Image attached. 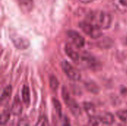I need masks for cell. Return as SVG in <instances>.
<instances>
[{"instance_id":"1","label":"cell","mask_w":127,"mask_h":126,"mask_svg":"<svg viewBox=\"0 0 127 126\" xmlns=\"http://www.w3.org/2000/svg\"><path fill=\"white\" fill-rule=\"evenodd\" d=\"M89 22L97 25L101 29H107L111 26L112 18V16L106 12H95L91 13L88 16Z\"/></svg>"},{"instance_id":"2","label":"cell","mask_w":127,"mask_h":126,"mask_svg":"<svg viewBox=\"0 0 127 126\" xmlns=\"http://www.w3.org/2000/svg\"><path fill=\"white\" fill-rule=\"evenodd\" d=\"M82 30L92 39H98L101 36V28L89 22H82L79 25Z\"/></svg>"},{"instance_id":"3","label":"cell","mask_w":127,"mask_h":126,"mask_svg":"<svg viewBox=\"0 0 127 126\" xmlns=\"http://www.w3.org/2000/svg\"><path fill=\"white\" fill-rule=\"evenodd\" d=\"M63 98L65 102L66 103V105H68V108L71 111V113L74 116L78 117L81 113L80 108L79 105L77 103V102L74 100H73L72 98H71V97L65 88H63Z\"/></svg>"},{"instance_id":"4","label":"cell","mask_w":127,"mask_h":126,"mask_svg":"<svg viewBox=\"0 0 127 126\" xmlns=\"http://www.w3.org/2000/svg\"><path fill=\"white\" fill-rule=\"evenodd\" d=\"M62 68L65 74L72 80L78 81L80 79L81 75L77 69H76L74 66H72L67 61H63L62 62Z\"/></svg>"},{"instance_id":"5","label":"cell","mask_w":127,"mask_h":126,"mask_svg":"<svg viewBox=\"0 0 127 126\" xmlns=\"http://www.w3.org/2000/svg\"><path fill=\"white\" fill-rule=\"evenodd\" d=\"M68 36L76 47L83 48L85 45V39L79 33L74 30H69L68 32Z\"/></svg>"},{"instance_id":"6","label":"cell","mask_w":127,"mask_h":126,"mask_svg":"<svg viewBox=\"0 0 127 126\" xmlns=\"http://www.w3.org/2000/svg\"><path fill=\"white\" fill-rule=\"evenodd\" d=\"M22 111V105L20 101V99L18 96H16L13 99V104L11 106V113L13 115L19 116Z\"/></svg>"},{"instance_id":"7","label":"cell","mask_w":127,"mask_h":126,"mask_svg":"<svg viewBox=\"0 0 127 126\" xmlns=\"http://www.w3.org/2000/svg\"><path fill=\"white\" fill-rule=\"evenodd\" d=\"M113 5L115 8L121 13L127 12V0H113Z\"/></svg>"},{"instance_id":"8","label":"cell","mask_w":127,"mask_h":126,"mask_svg":"<svg viewBox=\"0 0 127 126\" xmlns=\"http://www.w3.org/2000/svg\"><path fill=\"white\" fill-rule=\"evenodd\" d=\"M98 117L100 118L103 124L105 125H112L115 122V117L111 113H108V112L103 113L100 114Z\"/></svg>"},{"instance_id":"9","label":"cell","mask_w":127,"mask_h":126,"mask_svg":"<svg viewBox=\"0 0 127 126\" xmlns=\"http://www.w3.org/2000/svg\"><path fill=\"white\" fill-rule=\"evenodd\" d=\"M19 7L24 12H29L33 6V0H18Z\"/></svg>"},{"instance_id":"10","label":"cell","mask_w":127,"mask_h":126,"mask_svg":"<svg viewBox=\"0 0 127 126\" xmlns=\"http://www.w3.org/2000/svg\"><path fill=\"white\" fill-rule=\"evenodd\" d=\"M65 50L67 55H68L72 60H74V62L79 61L80 55H79V53H78L77 51H75V50L73 49V48L71 47V45L67 44L66 46H65Z\"/></svg>"},{"instance_id":"11","label":"cell","mask_w":127,"mask_h":126,"mask_svg":"<svg viewBox=\"0 0 127 126\" xmlns=\"http://www.w3.org/2000/svg\"><path fill=\"white\" fill-rule=\"evenodd\" d=\"M13 42L15 46L19 49H25L29 46L28 42L24 38H21V37H16V39L13 38Z\"/></svg>"},{"instance_id":"12","label":"cell","mask_w":127,"mask_h":126,"mask_svg":"<svg viewBox=\"0 0 127 126\" xmlns=\"http://www.w3.org/2000/svg\"><path fill=\"white\" fill-rule=\"evenodd\" d=\"M83 107H84V109H85L86 114L89 116V117L95 116L96 109H95V105L92 103H91V102H85L84 105H83Z\"/></svg>"},{"instance_id":"13","label":"cell","mask_w":127,"mask_h":126,"mask_svg":"<svg viewBox=\"0 0 127 126\" xmlns=\"http://www.w3.org/2000/svg\"><path fill=\"white\" fill-rule=\"evenodd\" d=\"M22 100L23 102L26 105H28L30 103V90L28 86L24 85L22 88Z\"/></svg>"},{"instance_id":"14","label":"cell","mask_w":127,"mask_h":126,"mask_svg":"<svg viewBox=\"0 0 127 126\" xmlns=\"http://www.w3.org/2000/svg\"><path fill=\"white\" fill-rule=\"evenodd\" d=\"M11 92H12V87L10 85H8L6 88H4L1 94V103H3L4 102H6V100H8V99L10 98L11 95Z\"/></svg>"},{"instance_id":"15","label":"cell","mask_w":127,"mask_h":126,"mask_svg":"<svg viewBox=\"0 0 127 126\" xmlns=\"http://www.w3.org/2000/svg\"><path fill=\"white\" fill-rule=\"evenodd\" d=\"M10 111L7 108H5L2 111V113L1 114V120H0L1 121V126L5 125L8 122V120H10Z\"/></svg>"},{"instance_id":"16","label":"cell","mask_w":127,"mask_h":126,"mask_svg":"<svg viewBox=\"0 0 127 126\" xmlns=\"http://www.w3.org/2000/svg\"><path fill=\"white\" fill-rule=\"evenodd\" d=\"M53 104H54V108L56 110L57 114H58L59 117H61V115H62V106H61L60 102L57 99L54 98L53 99Z\"/></svg>"},{"instance_id":"17","label":"cell","mask_w":127,"mask_h":126,"mask_svg":"<svg viewBox=\"0 0 127 126\" xmlns=\"http://www.w3.org/2000/svg\"><path fill=\"white\" fill-rule=\"evenodd\" d=\"M86 87L87 88L88 91H89L90 92H92L93 94H97L99 91V88L97 86L96 84L93 83V82H89L86 85Z\"/></svg>"},{"instance_id":"18","label":"cell","mask_w":127,"mask_h":126,"mask_svg":"<svg viewBox=\"0 0 127 126\" xmlns=\"http://www.w3.org/2000/svg\"><path fill=\"white\" fill-rule=\"evenodd\" d=\"M103 123L100 121L98 117H92L89 120V126H100Z\"/></svg>"},{"instance_id":"19","label":"cell","mask_w":127,"mask_h":126,"mask_svg":"<svg viewBox=\"0 0 127 126\" xmlns=\"http://www.w3.org/2000/svg\"><path fill=\"white\" fill-rule=\"evenodd\" d=\"M50 86L53 91H56L59 86V82L54 76H51L50 78Z\"/></svg>"},{"instance_id":"20","label":"cell","mask_w":127,"mask_h":126,"mask_svg":"<svg viewBox=\"0 0 127 126\" xmlns=\"http://www.w3.org/2000/svg\"><path fill=\"white\" fill-rule=\"evenodd\" d=\"M117 115L118 117V118L124 122L127 123V110H122V111H119L117 112Z\"/></svg>"},{"instance_id":"21","label":"cell","mask_w":127,"mask_h":126,"mask_svg":"<svg viewBox=\"0 0 127 126\" xmlns=\"http://www.w3.org/2000/svg\"><path fill=\"white\" fill-rule=\"evenodd\" d=\"M35 126H48V122L45 116H41Z\"/></svg>"},{"instance_id":"22","label":"cell","mask_w":127,"mask_h":126,"mask_svg":"<svg viewBox=\"0 0 127 126\" xmlns=\"http://www.w3.org/2000/svg\"><path fill=\"white\" fill-rule=\"evenodd\" d=\"M30 126V123H29V120L26 118V117H24V118H22L21 120H19L18 122V124L17 126Z\"/></svg>"},{"instance_id":"23","label":"cell","mask_w":127,"mask_h":126,"mask_svg":"<svg viewBox=\"0 0 127 126\" xmlns=\"http://www.w3.org/2000/svg\"><path fill=\"white\" fill-rule=\"evenodd\" d=\"M63 126H71V124H70V120H69V119L68 118V117H67V116H65V117H64Z\"/></svg>"},{"instance_id":"24","label":"cell","mask_w":127,"mask_h":126,"mask_svg":"<svg viewBox=\"0 0 127 126\" xmlns=\"http://www.w3.org/2000/svg\"><path fill=\"white\" fill-rule=\"evenodd\" d=\"M81 2H83V3H90V2H92V1H95V0H80Z\"/></svg>"},{"instance_id":"25","label":"cell","mask_w":127,"mask_h":126,"mask_svg":"<svg viewBox=\"0 0 127 126\" xmlns=\"http://www.w3.org/2000/svg\"><path fill=\"white\" fill-rule=\"evenodd\" d=\"M126 44L127 45V39H126Z\"/></svg>"}]
</instances>
